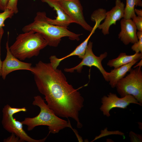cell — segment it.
<instances>
[{
	"mask_svg": "<svg viewBox=\"0 0 142 142\" xmlns=\"http://www.w3.org/2000/svg\"><path fill=\"white\" fill-rule=\"evenodd\" d=\"M38 89L44 95L47 105L57 116L72 118L77 127L83 126L79 117L84 99L78 89L69 84L61 70L54 69L50 63L40 61L31 71Z\"/></svg>",
	"mask_w": 142,
	"mask_h": 142,
	"instance_id": "6da1fadb",
	"label": "cell"
},
{
	"mask_svg": "<svg viewBox=\"0 0 142 142\" xmlns=\"http://www.w3.org/2000/svg\"><path fill=\"white\" fill-rule=\"evenodd\" d=\"M46 14L45 12H38L33 22L24 26L22 29L24 32L33 31L40 33L47 41L48 45L57 47L61 38L68 37L71 40L78 41L82 35L72 32L67 28L58 26L48 23L47 21Z\"/></svg>",
	"mask_w": 142,
	"mask_h": 142,
	"instance_id": "7a4b0ae2",
	"label": "cell"
},
{
	"mask_svg": "<svg viewBox=\"0 0 142 142\" xmlns=\"http://www.w3.org/2000/svg\"><path fill=\"white\" fill-rule=\"evenodd\" d=\"M32 104L40 108L39 114L33 118H26L21 121L23 125H26L28 131L32 130L35 127L40 125L48 126L49 133L56 134L67 127L71 128L70 121L63 119L56 115L45 102L44 99L39 95L34 97Z\"/></svg>",
	"mask_w": 142,
	"mask_h": 142,
	"instance_id": "3957f363",
	"label": "cell"
},
{
	"mask_svg": "<svg viewBox=\"0 0 142 142\" xmlns=\"http://www.w3.org/2000/svg\"><path fill=\"white\" fill-rule=\"evenodd\" d=\"M48 45L40 33L31 31L18 35L9 48L11 53L22 61L37 56L40 51Z\"/></svg>",
	"mask_w": 142,
	"mask_h": 142,
	"instance_id": "277c9868",
	"label": "cell"
},
{
	"mask_svg": "<svg viewBox=\"0 0 142 142\" xmlns=\"http://www.w3.org/2000/svg\"><path fill=\"white\" fill-rule=\"evenodd\" d=\"M129 73L117 83L115 87L121 97L133 96L142 104V71L141 67L131 68Z\"/></svg>",
	"mask_w": 142,
	"mask_h": 142,
	"instance_id": "5b68a950",
	"label": "cell"
},
{
	"mask_svg": "<svg viewBox=\"0 0 142 142\" xmlns=\"http://www.w3.org/2000/svg\"><path fill=\"white\" fill-rule=\"evenodd\" d=\"M93 43L89 42L86 49L85 54L82 59L81 62L77 66L72 68H65L64 71L66 72L72 73L75 70L79 73L81 72L83 66H86L90 67L94 66L97 68L102 74L105 80L108 82V72H106L102 66V60L107 56L108 53L105 52L101 54L99 56H96L93 50Z\"/></svg>",
	"mask_w": 142,
	"mask_h": 142,
	"instance_id": "8992f818",
	"label": "cell"
},
{
	"mask_svg": "<svg viewBox=\"0 0 142 142\" xmlns=\"http://www.w3.org/2000/svg\"><path fill=\"white\" fill-rule=\"evenodd\" d=\"M102 105L100 109L104 116H110V110L115 108L126 109L131 104L141 106L132 95H127L119 98L116 94L110 93L107 95H104L101 99Z\"/></svg>",
	"mask_w": 142,
	"mask_h": 142,
	"instance_id": "52a82bcc",
	"label": "cell"
},
{
	"mask_svg": "<svg viewBox=\"0 0 142 142\" xmlns=\"http://www.w3.org/2000/svg\"><path fill=\"white\" fill-rule=\"evenodd\" d=\"M57 1L74 23L79 24L86 31L90 32L92 31L93 27L85 21L83 7L79 0Z\"/></svg>",
	"mask_w": 142,
	"mask_h": 142,
	"instance_id": "ba28073f",
	"label": "cell"
},
{
	"mask_svg": "<svg viewBox=\"0 0 142 142\" xmlns=\"http://www.w3.org/2000/svg\"><path fill=\"white\" fill-rule=\"evenodd\" d=\"M2 123L4 128L6 130L15 134L22 142H44L47 137L48 135L44 138L39 140L31 138L24 130L22 122L17 120L12 116L3 115Z\"/></svg>",
	"mask_w": 142,
	"mask_h": 142,
	"instance_id": "9c48e42d",
	"label": "cell"
},
{
	"mask_svg": "<svg viewBox=\"0 0 142 142\" xmlns=\"http://www.w3.org/2000/svg\"><path fill=\"white\" fill-rule=\"evenodd\" d=\"M6 57L2 62L1 74L2 78L5 79L10 73L17 70H25L31 71L32 66L31 63L23 62L14 56L11 53L8 40L6 44Z\"/></svg>",
	"mask_w": 142,
	"mask_h": 142,
	"instance_id": "30bf717a",
	"label": "cell"
},
{
	"mask_svg": "<svg viewBox=\"0 0 142 142\" xmlns=\"http://www.w3.org/2000/svg\"><path fill=\"white\" fill-rule=\"evenodd\" d=\"M125 5L121 0H115V6L109 11L106 12L103 23L98 28L101 30L104 35L109 34V29L112 25H116V22L123 18Z\"/></svg>",
	"mask_w": 142,
	"mask_h": 142,
	"instance_id": "8fae6325",
	"label": "cell"
},
{
	"mask_svg": "<svg viewBox=\"0 0 142 142\" xmlns=\"http://www.w3.org/2000/svg\"><path fill=\"white\" fill-rule=\"evenodd\" d=\"M42 2L46 3L50 7L53 8L57 15L55 19H52L47 16L46 19L49 23L59 27L67 28L71 23H74L65 12L57 1L55 0H40Z\"/></svg>",
	"mask_w": 142,
	"mask_h": 142,
	"instance_id": "7c38bea8",
	"label": "cell"
},
{
	"mask_svg": "<svg viewBox=\"0 0 142 142\" xmlns=\"http://www.w3.org/2000/svg\"><path fill=\"white\" fill-rule=\"evenodd\" d=\"M121 31L118 38L125 45L134 44L138 41L137 28L131 19L122 18L120 22Z\"/></svg>",
	"mask_w": 142,
	"mask_h": 142,
	"instance_id": "4fadbf2b",
	"label": "cell"
},
{
	"mask_svg": "<svg viewBox=\"0 0 142 142\" xmlns=\"http://www.w3.org/2000/svg\"><path fill=\"white\" fill-rule=\"evenodd\" d=\"M99 25V23L97 22H95V24L88 36L82 43L77 46L72 52L69 54L60 58H57L55 55L53 56L51 59V62L53 65L55 67H57L62 61L72 56L77 55L80 58L82 59L85 54L90 38L94 33L96 29L98 28Z\"/></svg>",
	"mask_w": 142,
	"mask_h": 142,
	"instance_id": "5bb4252c",
	"label": "cell"
},
{
	"mask_svg": "<svg viewBox=\"0 0 142 142\" xmlns=\"http://www.w3.org/2000/svg\"><path fill=\"white\" fill-rule=\"evenodd\" d=\"M140 60H135L127 64L119 67L114 68L108 74V80L109 84L113 88L115 87L118 82L123 78L129 72L132 67Z\"/></svg>",
	"mask_w": 142,
	"mask_h": 142,
	"instance_id": "9a60e30c",
	"label": "cell"
},
{
	"mask_svg": "<svg viewBox=\"0 0 142 142\" xmlns=\"http://www.w3.org/2000/svg\"><path fill=\"white\" fill-rule=\"evenodd\" d=\"M142 53H135L133 55H128L125 53H120L116 58L109 60L107 65L110 67L114 68L119 67L129 63L136 59H142Z\"/></svg>",
	"mask_w": 142,
	"mask_h": 142,
	"instance_id": "2e32d148",
	"label": "cell"
},
{
	"mask_svg": "<svg viewBox=\"0 0 142 142\" xmlns=\"http://www.w3.org/2000/svg\"><path fill=\"white\" fill-rule=\"evenodd\" d=\"M123 18L125 19H132L136 16L134 9L135 7H142V0H126Z\"/></svg>",
	"mask_w": 142,
	"mask_h": 142,
	"instance_id": "e0dca14e",
	"label": "cell"
},
{
	"mask_svg": "<svg viewBox=\"0 0 142 142\" xmlns=\"http://www.w3.org/2000/svg\"><path fill=\"white\" fill-rule=\"evenodd\" d=\"M27 110L25 107L18 108H13L7 104L4 106L3 109V115L12 116L17 113L26 111Z\"/></svg>",
	"mask_w": 142,
	"mask_h": 142,
	"instance_id": "ac0fdd59",
	"label": "cell"
},
{
	"mask_svg": "<svg viewBox=\"0 0 142 142\" xmlns=\"http://www.w3.org/2000/svg\"><path fill=\"white\" fill-rule=\"evenodd\" d=\"M136 35L138 40L133 44L131 49L135 53H142V31H138Z\"/></svg>",
	"mask_w": 142,
	"mask_h": 142,
	"instance_id": "d6986e66",
	"label": "cell"
},
{
	"mask_svg": "<svg viewBox=\"0 0 142 142\" xmlns=\"http://www.w3.org/2000/svg\"><path fill=\"white\" fill-rule=\"evenodd\" d=\"M3 11L0 13V31L5 26L4 22L6 19L11 18L14 14L13 12L7 8Z\"/></svg>",
	"mask_w": 142,
	"mask_h": 142,
	"instance_id": "ffe728a7",
	"label": "cell"
},
{
	"mask_svg": "<svg viewBox=\"0 0 142 142\" xmlns=\"http://www.w3.org/2000/svg\"><path fill=\"white\" fill-rule=\"evenodd\" d=\"M18 0H9L6 8L13 12L14 14H17L18 10L17 7Z\"/></svg>",
	"mask_w": 142,
	"mask_h": 142,
	"instance_id": "44dd1931",
	"label": "cell"
},
{
	"mask_svg": "<svg viewBox=\"0 0 142 142\" xmlns=\"http://www.w3.org/2000/svg\"><path fill=\"white\" fill-rule=\"evenodd\" d=\"M131 19L138 31H142V17L136 16Z\"/></svg>",
	"mask_w": 142,
	"mask_h": 142,
	"instance_id": "7402d4cb",
	"label": "cell"
},
{
	"mask_svg": "<svg viewBox=\"0 0 142 142\" xmlns=\"http://www.w3.org/2000/svg\"><path fill=\"white\" fill-rule=\"evenodd\" d=\"M131 142H142V135L131 131L129 133Z\"/></svg>",
	"mask_w": 142,
	"mask_h": 142,
	"instance_id": "603a6c76",
	"label": "cell"
},
{
	"mask_svg": "<svg viewBox=\"0 0 142 142\" xmlns=\"http://www.w3.org/2000/svg\"><path fill=\"white\" fill-rule=\"evenodd\" d=\"M5 142H22V141L15 134L12 133V135L7 138L4 140Z\"/></svg>",
	"mask_w": 142,
	"mask_h": 142,
	"instance_id": "cb8c5ba5",
	"label": "cell"
},
{
	"mask_svg": "<svg viewBox=\"0 0 142 142\" xmlns=\"http://www.w3.org/2000/svg\"><path fill=\"white\" fill-rule=\"evenodd\" d=\"M9 0H0V10L4 11L7 8Z\"/></svg>",
	"mask_w": 142,
	"mask_h": 142,
	"instance_id": "d4e9b609",
	"label": "cell"
},
{
	"mask_svg": "<svg viewBox=\"0 0 142 142\" xmlns=\"http://www.w3.org/2000/svg\"><path fill=\"white\" fill-rule=\"evenodd\" d=\"M71 129L73 130L77 137L78 141L79 142H83V140L81 136H80L78 134L77 131L75 129H73L72 128Z\"/></svg>",
	"mask_w": 142,
	"mask_h": 142,
	"instance_id": "484cf974",
	"label": "cell"
},
{
	"mask_svg": "<svg viewBox=\"0 0 142 142\" xmlns=\"http://www.w3.org/2000/svg\"><path fill=\"white\" fill-rule=\"evenodd\" d=\"M134 11L136 14L137 16L142 17V10L141 9L135 8Z\"/></svg>",
	"mask_w": 142,
	"mask_h": 142,
	"instance_id": "4316f807",
	"label": "cell"
},
{
	"mask_svg": "<svg viewBox=\"0 0 142 142\" xmlns=\"http://www.w3.org/2000/svg\"><path fill=\"white\" fill-rule=\"evenodd\" d=\"M2 38H0V76L1 75V70L2 62L1 61V42Z\"/></svg>",
	"mask_w": 142,
	"mask_h": 142,
	"instance_id": "83f0119b",
	"label": "cell"
},
{
	"mask_svg": "<svg viewBox=\"0 0 142 142\" xmlns=\"http://www.w3.org/2000/svg\"><path fill=\"white\" fill-rule=\"evenodd\" d=\"M142 59H141V60L138 63L137 65H136L135 66H134L133 67L134 68H136L137 67H141L142 65Z\"/></svg>",
	"mask_w": 142,
	"mask_h": 142,
	"instance_id": "f1b7e54d",
	"label": "cell"
},
{
	"mask_svg": "<svg viewBox=\"0 0 142 142\" xmlns=\"http://www.w3.org/2000/svg\"></svg>",
	"mask_w": 142,
	"mask_h": 142,
	"instance_id": "f546056e",
	"label": "cell"
}]
</instances>
